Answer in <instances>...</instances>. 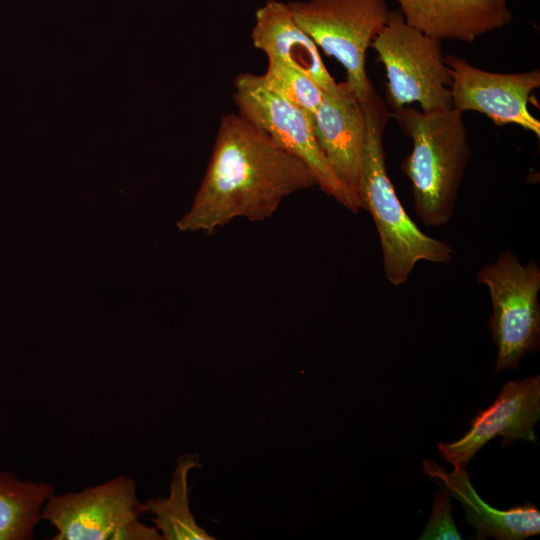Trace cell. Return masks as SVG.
I'll list each match as a JSON object with an SVG mask.
<instances>
[{"label":"cell","mask_w":540,"mask_h":540,"mask_svg":"<svg viewBox=\"0 0 540 540\" xmlns=\"http://www.w3.org/2000/svg\"><path fill=\"white\" fill-rule=\"evenodd\" d=\"M317 185L309 167L239 113L221 117L211 158L178 226L214 234L235 218L263 221L287 196Z\"/></svg>","instance_id":"cell-1"},{"label":"cell","mask_w":540,"mask_h":540,"mask_svg":"<svg viewBox=\"0 0 540 540\" xmlns=\"http://www.w3.org/2000/svg\"><path fill=\"white\" fill-rule=\"evenodd\" d=\"M365 116L366 144L357 197L375 223L389 283L404 284L419 261L447 264L454 248L422 232L404 210L388 176L383 133L390 113L373 92L360 103Z\"/></svg>","instance_id":"cell-2"},{"label":"cell","mask_w":540,"mask_h":540,"mask_svg":"<svg viewBox=\"0 0 540 540\" xmlns=\"http://www.w3.org/2000/svg\"><path fill=\"white\" fill-rule=\"evenodd\" d=\"M393 111L412 140L402 169L412 184L415 213L426 226H443L454 214L472 154L463 113L453 107L424 112L405 106Z\"/></svg>","instance_id":"cell-3"},{"label":"cell","mask_w":540,"mask_h":540,"mask_svg":"<svg viewBox=\"0 0 540 540\" xmlns=\"http://www.w3.org/2000/svg\"><path fill=\"white\" fill-rule=\"evenodd\" d=\"M476 279L491 298L487 323L496 348L495 373L515 370L521 358L540 350V267L534 259L521 263L505 250Z\"/></svg>","instance_id":"cell-4"},{"label":"cell","mask_w":540,"mask_h":540,"mask_svg":"<svg viewBox=\"0 0 540 540\" xmlns=\"http://www.w3.org/2000/svg\"><path fill=\"white\" fill-rule=\"evenodd\" d=\"M441 42L408 25L399 9L390 10L371 47L384 65L393 110L412 103L424 112L452 107L451 77Z\"/></svg>","instance_id":"cell-5"},{"label":"cell","mask_w":540,"mask_h":540,"mask_svg":"<svg viewBox=\"0 0 540 540\" xmlns=\"http://www.w3.org/2000/svg\"><path fill=\"white\" fill-rule=\"evenodd\" d=\"M288 5L316 46L343 66L358 101H366L375 92L366 72V54L388 20L386 0H306Z\"/></svg>","instance_id":"cell-6"},{"label":"cell","mask_w":540,"mask_h":540,"mask_svg":"<svg viewBox=\"0 0 540 540\" xmlns=\"http://www.w3.org/2000/svg\"><path fill=\"white\" fill-rule=\"evenodd\" d=\"M145 512L134 480L118 475L80 492L51 495L41 518L56 528L54 540H163L139 521Z\"/></svg>","instance_id":"cell-7"},{"label":"cell","mask_w":540,"mask_h":540,"mask_svg":"<svg viewBox=\"0 0 540 540\" xmlns=\"http://www.w3.org/2000/svg\"><path fill=\"white\" fill-rule=\"evenodd\" d=\"M233 100L242 117L309 167L317 185L327 195L354 213L362 209L358 198L331 169L314 136L310 118L270 90L261 75H238L234 81Z\"/></svg>","instance_id":"cell-8"},{"label":"cell","mask_w":540,"mask_h":540,"mask_svg":"<svg viewBox=\"0 0 540 540\" xmlns=\"http://www.w3.org/2000/svg\"><path fill=\"white\" fill-rule=\"evenodd\" d=\"M449 68L452 107L461 113L476 111L496 125L514 124L540 137V121L529 111L531 94L540 87L537 68L517 73H495L465 59L445 56Z\"/></svg>","instance_id":"cell-9"},{"label":"cell","mask_w":540,"mask_h":540,"mask_svg":"<svg viewBox=\"0 0 540 540\" xmlns=\"http://www.w3.org/2000/svg\"><path fill=\"white\" fill-rule=\"evenodd\" d=\"M540 419V377L535 375L505 383L494 402L478 412L460 439L439 442L438 452L453 467H466L483 446L499 436L503 445L517 440L537 443L534 431Z\"/></svg>","instance_id":"cell-10"},{"label":"cell","mask_w":540,"mask_h":540,"mask_svg":"<svg viewBox=\"0 0 540 540\" xmlns=\"http://www.w3.org/2000/svg\"><path fill=\"white\" fill-rule=\"evenodd\" d=\"M311 125L331 169L357 197L366 144V123L361 104L346 82L324 91Z\"/></svg>","instance_id":"cell-11"},{"label":"cell","mask_w":540,"mask_h":540,"mask_svg":"<svg viewBox=\"0 0 540 540\" xmlns=\"http://www.w3.org/2000/svg\"><path fill=\"white\" fill-rule=\"evenodd\" d=\"M405 22L443 40L472 43L513 20L508 0H397Z\"/></svg>","instance_id":"cell-12"},{"label":"cell","mask_w":540,"mask_h":540,"mask_svg":"<svg viewBox=\"0 0 540 540\" xmlns=\"http://www.w3.org/2000/svg\"><path fill=\"white\" fill-rule=\"evenodd\" d=\"M252 44L267 59L286 64L312 78L324 91L337 82L322 61L318 47L296 23L288 3L268 0L255 13Z\"/></svg>","instance_id":"cell-13"},{"label":"cell","mask_w":540,"mask_h":540,"mask_svg":"<svg viewBox=\"0 0 540 540\" xmlns=\"http://www.w3.org/2000/svg\"><path fill=\"white\" fill-rule=\"evenodd\" d=\"M425 473L462 504L466 518L476 529L475 539L522 540L540 533V511L532 504L499 510L475 491L465 467L447 472L436 462L423 461Z\"/></svg>","instance_id":"cell-14"},{"label":"cell","mask_w":540,"mask_h":540,"mask_svg":"<svg viewBox=\"0 0 540 540\" xmlns=\"http://www.w3.org/2000/svg\"><path fill=\"white\" fill-rule=\"evenodd\" d=\"M197 455L180 456L174 469L167 498H151L145 502L147 512L154 515V527L164 540H213L193 517L189 507L188 476L199 467Z\"/></svg>","instance_id":"cell-15"},{"label":"cell","mask_w":540,"mask_h":540,"mask_svg":"<svg viewBox=\"0 0 540 540\" xmlns=\"http://www.w3.org/2000/svg\"><path fill=\"white\" fill-rule=\"evenodd\" d=\"M54 494L52 485L22 481L0 471V540H28L42 519V509Z\"/></svg>","instance_id":"cell-16"},{"label":"cell","mask_w":540,"mask_h":540,"mask_svg":"<svg viewBox=\"0 0 540 540\" xmlns=\"http://www.w3.org/2000/svg\"><path fill=\"white\" fill-rule=\"evenodd\" d=\"M263 83L283 99L302 110L311 120L324 90L306 74L273 59H268Z\"/></svg>","instance_id":"cell-17"},{"label":"cell","mask_w":540,"mask_h":540,"mask_svg":"<svg viewBox=\"0 0 540 540\" xmlns=\"http://www.w3.org/2000/svg\"><path fill=\"white\" fill-rule=\"evenodd\" d=\"M446 490L436 492L430 518L419 540H462L454 523L451 504Z\"/></svg>","instance_id":"cell-18"}]
</instances>
